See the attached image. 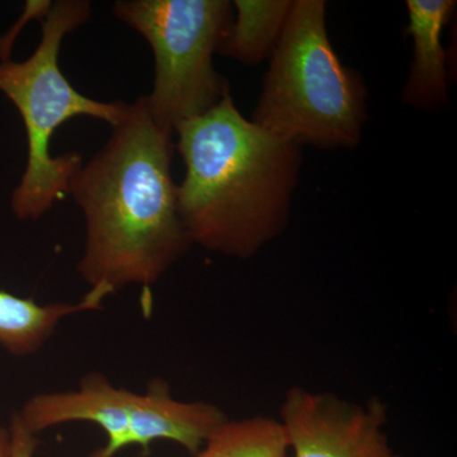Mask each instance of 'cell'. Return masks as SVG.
<instances>
[{
  "instance_id": "obj_5",
  "label": "cell",
  "mask_w": 457,
  "mask_h": 457,
  "mask_svg": "<svg viewBox=\"0 0 457 457\" xmlns=\"http://www.w3.org/2000/svg\"><path fill=\"white\" fill-rule=\"evenodd\" d=\"M113 14L139 32L154 55V86L146 96L156 125L176 134L230 95L213 68V55L227 40L234 20L228 0H119Z\"/></svg>"
},
{
  "instance_id": "obj_12",
  "label": "cell",
  "mask_w": 457,
  "mask_h": 457,
  "mask_svg": "<svg viewBox=\"0 0 457 457\" xmlns=\"http://www.w3.org/2000/svg\"><path fill=\"white\" fill-rule=\"evenodd\" d=\"M11 432V457H35L38 438L23 422L18 411L12 413L9 422Z\"/></svg>"
},
{
  "instance_id": "obj_13",
  "label": "cell",
  "mask_w": 457,
  "mask_h": 457,
  "mask_svg": "<svg viewBox=\"0 0 457 457\" xmlns=\"http://www.w3.org/2000/svg\"><path fill=\"white\" fill-rule=\"evenodd\" d=\"M0 457H11V432L0 425Z\"/></svg>"
},
{
  "instance_id": "obj_2",
  "label": "cell",
  "mask_w": 457,
  "mask_h": 457,
  "mask_svg": "<svg viewBox=\"0 0 457 457\" xmlns=\"http://www.w3.org/2000/svg\"><path fill=\"white\" fill-rule=\"evenodd\" d=\"M176 134L186 167L179 213L192 245L245 260L284 231L302 146L246 120L231 95Z\"/></svg>"
},
{
  "instance_id": "obj_4",
  "label": "cell",
  "mask_w": 457,
  "mask_h": 457,
  "mask_svg": "<svg viewBox=\"0 0 457 457\" xmlns=\"http://www.w3.org/2000/svg\"><path fill=\"white\" fill-rule=\"evenodd\" d=\"M92 14L87 0H57L44 13L41 41L23 62H0V92L20 111L27 134V165L12 194V212L20 220H37L68 195L75 171L83 164L77 153L53 156L50 140L57 129L75 117L87 116L116 126L125 102L96 101L78 92L59 68L65 36L86 25Z\"/></svg>"
},
{
  "instance_id": "obj_9",
  "label": "cell",
  "mask_w": 457,
  "mask_h": 457,
  "mask_svg": "<svg viewBox=\"0 0 457 457\" xmlns=\"http://www.w3.org/2000/svg\"><path fill=\"white\" fill-rule=\"evenodd\" d=\"M106 287L90 288L80 302L41 305L32 297H21L0 290V345L16 357L37 353L49 341L62 319L84 312L101 311L107 296Z\"/></svg>"
},
{
  "instance_id": "obj_7",
  "label": "cell",
  "mask_w": 457,
  "mask_h": 457,
  "mask_svg": "<svg viewBox=\"0 0 457 457\" xmlns=\"http://www.w3.org/2000/svg\"><path fill=\"white\" fill-rule=\"evenodd\" d=\"M279 423L294 457H402L383 431L386 407L378 399L361 407L294 387L286 394Z\"/></svg>"
},
{
  "instance_id": "obj_3",
  "label": "cell",
  "mask_w": 457,
  "mask_h": 457,
  "mask_svg": "<svg viewBox=\"0 0 457 457\" xmlns=\"http://www.w3.org/2000/svg\"><path fill=\"white\" fill-rule=\"evenodd\" d=\"M326 16L324 0H294L251 121L302 147L354 149L368 119V93L333 49Z\"/></svg>"
},
{
  "instance_id": "obj_1",
  "label": "cell",
  "mask_w": 457,
  "mask_h": 457,
  "mask_svg": "<svg viewBox=\"0 0 457 457\" xmlns=\"http://www.w3.org/2000/svg\"><path fill=\"white\" fill-rule=\"evenodd\" d=\"M171 137L140 97L104 149L75 171L68 195L86 220L78 272L90 288L149 287L192 245L171 177Z\"/></svg>"
},
{
  "instance_id": "obj_8",
  "label": "cell",
  "mask_w": 457,
  "mask_h": 457,
  "mask_svg": "<svg viewBox=\"0 0 457 457\" xmlns=\"http://www.w3.org/2000/svg\"><path fill=\"white\" fill-rule=\"evenodd\" d=\"M455 9V0H408L405 32L413 40V60L402 92L405 106L420 111L446 106L449 84L442 32Z\"/></svg>"
},
{
  "instance_id": "obj_10",
  "label": "cell",
  "mask_w": 457,
  "mask_h": 457,
  "mask_svg": "<svg viewBox=\"0 0 457 457\" xmlns=\"http://www.w3.org/2000/svg\"><path fill=\"white\" fill-rule=\"evenodd\" d=\"M294 0H236L233 25L219 54L253 66L270 60L284 32Z\"/></svg>"
},
{
  "instance_id": "obj_6",
  "label": "cell",
  "mask_w": 457,
  "mask_h": 457,
  "mask_svg": "<svg viewBox=\"0 0 457 457\" xmlns=\"http://www.w3.org/2000/svg\"><path fill=\"white\" fill-rule=\"evenodd\" d=\"M18 414L36 435L66 423L98 426L107 442L88 457H114L130 446L147 451L158 440L176 442L196 456L228 420L210 403L174 399L167 381L155 378L145 393L137 394L114 386L99 372L84 376L77 390L36 394Z\"/></svg>"
},
{
  "instance_id": "obj_11",
  "label": "cell",
  "mask_w": 457,
  "mask_h": 457,
  "mask_svg": "<svg viewBox=\"0 0 457 457\" xmlns=\"http://www.w3.org/2000/svg\"><path fill=\"white\" fill-rule=\"evenodd\" d=\"M287 441L272 418L227 420L204 442L196 457H286Z\"/></svg>"
}]
</instances>
